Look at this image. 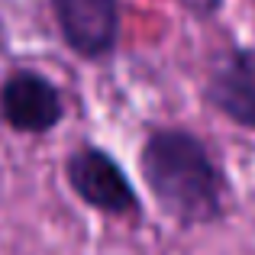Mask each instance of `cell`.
<instances>
[{"label": "cell", "mask_w": 255, "mask_h": 255, "mask_svg": "<svg viewBox=\"0 0 255 255\" xmlns=\"http://www.w3.org/2000/svg\"><path fill=\"white\" fill-rule=\"evenodd\" d=\"M139 174L158 210L181 230L226 217L230 184L210 145L184 126H155L139 149Z\"/></svg>", "instance_id": "cell-1"}, {"label": "cell", "mask_w": 255, "mask_h": 255, "mask_svg": "<svg viewBox=\"0 0 255 255\" xmlns=\"http://www.w3.org/2000/svg\"><path fill=\"white\" fill-rule=\"evenodd\" d=\"M65 181L81 204L117 220H142V200L117 155L100 145H78L65 158Z\"/></svg>", "instance_id": "cell-2"}, {"label": "cell", "mask_w": 255, "mask_h": 255, "mask_svg": "<svg viewBox=\"0 0 255 255\" xmlns=\"http://www.w3.org/2000/svg\"><path fill=\"white\" fill-rule=\"evenodd\" d=\"M0 120L13 132L45 136L65 120V97L49 75L36 68H13L0 84Z\"/></svg>", "instance_id": "cell-3"}, {"label": "cell", "mask_w": 255, "mask_h": 255, "mask_svg": "<svg viewBox=\"0 0 255 255\" xmlns=\"http://www.w3.org/2000/svg\"><path fill=\"white\" fill-rule=\"evenodd\" d=\"M62 42L81 62H107L120 45V0H49Z\"/></svg>", "instance_id": "cell-4"}, {"label": "cell", "mask_w": 255, "mask_h": 255, "mask_svg": "<svg viewBox=\"0 0 255 255\" xmlns=\"http://www.w3.org/2000/svg\"><path fill=\"white\" fill-rule=\"evenodd\" d=\"M204 100L230 123L255 132V45H233L213 55Z\"/></svg>", "instance_id": "cell-5"}, {"label": "cell", "mask_w": 255, "mask_h": 255, "mask_svg": "<svg viewBox=\"0 0 255 255\" xmlns=\"http://www.w3.org/2000/svg\"><path fill=\"white\" fill-rule=\"evenodd\" d=\"M220 3H223V0H184L187 10L200 13V16H210V13H217V10H220Z\"/></svg>", "instance_id": "cell-6"}, {"label": "cell", "mask_w": 255, "mask_h": 255, "mask_svg": "<svg viewBox=\"0 0 255 255\" xmlns=\"http://www.w3.org/2000/svg\"><path fill=\"white\" fill-rule=\"evenodd\" d=\"M252 3H255V0H252Z\"/></svg>", "instance_id": "cell-7"}]
</instances>
